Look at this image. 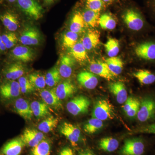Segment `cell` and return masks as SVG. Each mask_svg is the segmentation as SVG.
Here are the masks:
<instances>
[{"instance_id": "1", "label": "cell", "mask_w": 155, "mask_h": 155, "mask_svg": "<svg viewBox=\"0 0 155 155\" xmlns=\"http://www.w3.org/2000/svg\"><path fill=\"white\" fill-rule=\"evenodd\" d=\"M122 18L127 28L134 31H139L144 26L143 17L139 11L135 8L125 9L122 12Z\"/></svg>"}, {"instance_id": "2", "label": "cell", "mask_w": 155, "mask_h": 155, "mask_svg": "<svg viewBox=\"0 0 155 155\" xmlns=\"http://www.w3.org/2000/svg\"><path fill=\"white\" fill-rule=\"evenodd\" d=\"M20 93V87L16 81L7 80L0 84V98L4 101L15 99Z\"/></svg>"}, {"instance_id": "3", "label": "cell", "mask_w": 155, "mask_h": 155, "mask_svg": "<svg viewBox=\"0 0 155 155\" xmlns=\"http://www.w3.org/2000/svg\"><path fill=\"white\" fill-rule=\"evenodd\" d=\"M91 102L87 97L78 96L67 103V109L70 114L74 116L87 113Z\"/></svg>"}, {"instance_id": "4", "label": "cell", "mask_w": 155, "mask_h": 155, "mask_svg": "<svg viewBox=\"0 0 155 155\" xmlns=\"http://www.w3.org/2000/svg\"><path fill=\"white\" fill-rule=\"evenodd\" d=\"M92 117L101 121L114 119V113L113 106L107 100H99L93 110Z\"/></svg>"}, {"instance_id": "5", "label": "cell", "mask_w": 155, "mask_h": 155, "mask_svg": "<svg viewBox=\"0 0 155 155\" xmlns=\"http://www.w3.org/2000/svg\"><path fill=\"white\" fill-rule=\"evenodd\" d=\"M18 6L25 14L35 20L42 17L43 9L35 0H17Z\"/></svg>"}, {"instance_id": "6", "label": "cell", "mask_w": 155, "mask_h": 155, "mask_svg": "<svg viewBox=\"0 0 155 155\" xmlns=\"http://www.w3.org/2000/svg\"><path fill=\"white\" fill-rule=\"evenodd\" d=\"M155 116V100L150 97H144L140 103L137 115L140 122H146Z\"/></svg>"}, {"instance_id": "7", "label": "cell", "mask_w": 155, "mask_h": 155, "mask_svg": "<svg viewBox=\"0 0 155 155\" xmlns=\"http://www.w3.org/2000/svg\"><path fill=\"white\" fill-rule=\"evenodd\" d=\"M144 149V143L140 139H129L125 140L121 153L122 155H142Z\"/></svg>"}, {"instance_id": "8", "label": "cell", "mask_w": 155, "mask_h": 155, "mask_svg": "<svg viewBox=\"0 0 155 155\" xmlns=\"http://www.w3.org/2000/svg\"><path fill=\"white\" fill-rule=\"evenodd\" d=\"M19 40L23 45H37L41 41L40 34L33 26H27L21 32Z\"/></svg>"}, {"instance_id": "9", "label": "cell", "mask_w": 155, "mask_h": 155, "mask_svg": "<svg viewBox=\"0 0 155 155\" xmlns=\"http://www.w3.org/2000/svg\"><path fill=\"white\" fill-rule=\"evenodd\" d=\"M136 55L147 61L155 60V42L146 41L140 44L135 48Z\"/></svg>"}, {"instance_id": "10", "label": "cell", "mask_w": 155, "mask_h": 155, "mask_svg": "<svg viewBox=\"0 0 155 155\" xmlns=\"http://www.w3.org/2000/svg\"><path fill=\"white\" fill-rule=\"evenodd\" d=\"M25 146L20 137L13 139L0 149V155H19Z\"/></svg>"}, {"instance_id": "11", "label": "cell", "mask_w": 155, "mask_h": 155, "mask_svg": "<svg viewBox=\"0 0 155 155\" xmlns=\"http://www.w3.org/2000/svg\"><path fill=\"white\" fill-rule=\"evenodd\" d=\"M20 137L25 146L32 148L45 139L43 133L40 130L29 128H26Z\"/></svg>"}, {"instance_id": "12", "label": "cell", "mask_w": 155, "mask_h": 155, "mask_svg": "<svg viewBox=\"0 0 155 155\" xmlns=\"http://www.w3.org/2000/svg\"><path fill=\"white\" fill-rule=\"evenodd\" d=\"M60 131L73 145H76L81 138L80 129L71 123L64 122L60 126Z\"/></svg>"}, {"instance_id": "13", "label": "cell", "mask_w": 155, "mask_h": 155, "mask_svg": "<svg viewBox=\"0 0 155 155\" xmlns=\"http://www.w3.org/2000/svg\"><path fill=\"white\" fill-rule=\"evenodd\" d=\"M13 108L15 113L26 121H29L32 119L33 113L30 104L27 100L22 98H17L14 101Z\"/></svg>"}, {"instance_id": "14", "label": "cell", "mask_w": 155, "mask_h": 155, "mask_svg": "<svg viewBox=\"0 0 155 155\" xmlns=\"http://www.w3.org/2000/svg\"><path fill=\"white\" fill-rule=\"evenodd\" d=\"M90 71L94 75H97L108 80H113L115 75L109 69L105 62L100 61H92L89 65Z\"/></svg>"}, {"instance_id": "15", "label": "cell", "mask_w": 155, "mask_h": 155, "mask_svg": "<svg viewBox=\"0 0 155 155\" xmlns=\"http://www.w3.org/2000/svg\"><path fill=\"white\" fill-rule=\"evenodd\" d=\"M11 54L15 60L24 63L32 61L35 58L33 50L25 45L16 47L12 50Z\"/></svg>"}, {"instance_id": "16", "label": "cell", "mask_w": 155, "mask_h": 155, "mask_svg": "<svg viewBox=\"0 0 155 155\" xmlns=\"http://www.w3.org/2000/svg\"><path fill=\"white\" fill-rule=\"evenodd\" d=\"M39 94L42 99L48 106L59 110L63 107L61 100L56 94L55 89H42L40 91Z\"/></svg>"}, {"instance_id": "17", "label": "cell", "mask_w": 155, "mask_h": 155, "mask_svg": "<svg viewBox=\"0 0 155 155\" xmlns=\"http://www.w3.org/2000/svg\"><path fill=\"white\" fill-rule=\"evenodd\" d=\"M75 65V60L71 56H63L61 57L59 64V70L61 77L69 78L72 75Z\"/></svg>"}, {"instance_id": "18", "label": "cell", "mask_w": 155, "mask_h": 155, "mask_svg": "<svg viewBox=\"0 0 155 155\" xmlns=\"http://www.w3.org/2000/svg\"><path fill=\"white\" fill-rule=\"evenodd\" d=\"M54 89L56 94L61 100L67 99L72 97L77 91L74 84L69 80L63 81Z\"/></svg>"}, {"instance_id": "19", "label": "cell", "mask_w": 155, "mask_h": 155, "mask_svg": "<svg viewBox=\"0 0 155 155\" xmlns=\"http://www.w3.org/2000/svg\"><path fill=\"white\" fill-rule=\"evenodd\" d=\"M77 78L80 85L87 89H94L98 84V79L96 75L88 71L80 72L78 75Z\"/></svg>"}, {"instance_id": "20", "label": "cell", "mask_w": 155, "mask_h": 155, "mask_svg": "<svg viewBox=\"0 0 155 155\" xmlns=\"http://www.w3.org/2000/svg\"><path fill=\"white\" fill-rule=\"evenodd\" d=\"M25 72L24 66L20 62H17L6 67L3 74L7 80L16 81L22 77Z\"/></svg>"}, {"instance_id": "21", "label": "cell", "mask_w": 155, "mask_h": 155, "mask_svg": "<svg viewBox=\"0 0 155 155\" xmlns=\"http://www.w3.org/2000/svg\"><path fill=\"white\" fill-rule=\"evenodd\" d=\"M109 89L116 97L119 104H123L127 99V93L125 84L121 81L112 82L109 85Z\"/></svg>"}, {"instance_id": "22", "label": "cell", "mask_w": 155, "mask_h": 155, "mask_svg": "<svg viewBox=\"0 0 155 155\" xmlns=\"http://www.w3.org/2000/svg\"><path fill=\"white\" fill-rule=\"evenodd\" d=\"M81 43L87 51H91L97 47L100 42V33L97 30H89L84 35Z\"/></svg>"}, {"instance_id": "23", "label": "cell", "mask_w": 155, "mask_h": 155, "mask_svg": "<svg viewBox=\"0 0 155 155\" xmlns=\"http://www.w3.org/2000/svg\"><path fill=\"white\" fill-rule=\"evenodd\" d=\"M81 14L86 25L92 28H95L99 25L100 12L92 11L86 8Z\"/></svg>"}, {"instance_id": "24", "label": "cell", "mask_w": 155, "mask_h": 155, "mask_svg": "<svg viewBox=\"0 0 155 155\" xmlns=\"http://www.w3.org/2000/svg\"><path fill=\"white\" fill-rule=\"evenodd\" d=\"M0 19L3 25L8 30L14 31L19 27V22L18 18L15 14L6 12L0 16Z\"/></svg>"}, {"instance_id": "25", "label": "cell", "mask_w": 155, "mask_h": 155, "mask_svg": "<svg viewBox=\"0 0 155 155\" xmlns=\"http://www.w3.org/2000/svg\"><path fill=\"white\" fill-rule=\"evenodd\" d=\"M85 25L82 14L78 11L73 14L71 19L69 29L70 31L78 34L83 31Z\"/></svg>"}, {"instance_id": "26", "label": "cell", "mask_w": 155, "mask_h": 155, "mask_svg": "<svg viewBox=\"0 0 155 155\" xmlns=\"http://www.w3.org/2000/svg\"><path fill=\"white\" fill-rule=\"evenodd\" d=\"M69 50L70 56L76 61L84 62L88 58L87 50L81 41L78 42Z\"/></svg>"}, {"instance_id": "27", "label": "cell", "mask_w": 155, "mask_h": 155, "mask_svg": "<svg viewBox=\"0 0 155 155\" xmlns=\"http://www.w3.org/2000/svg\"><path fill=\"white\" fill-rule=\"evenodd\" d=\"M30 106L34 116L37 118L46 117L50 114L49 108L45 102L34 101L31 103Z\"/></svg>"}, {"instance_id": "28", "label": "cell", "mask_w": 155, "mask_h": 155, "mask_svg": "<svg viewBox=\"0 0 155 155\" xmlns=\"http://www.w3.org/2000/svg\"><path fill=\"white\" fill-rule=\"evenodd\" d=\"M133 76L142 84L149 85L155 81V75L146 69H139L133 73Z\"/></svg>"}, {"instance_id": "29", "label": "cell", "mask_w": 155, "mask_h": 155, "mask_svg": "<svg viewBox=\"0 0 155 155\" xmlns=\"http://www.w3.org/2000/svg\"><path fill=\"white\" fill-rule=\"evenodd\" d=\"M105 63L109 69L115 76L119 75L123 70L124 63L119 57H115L107 58Z\"/></svg>"}, {"instance_id": "30", "label": "cell", "mask_w": 155, "mask_h": 155, "mask_svg": "<svg viewBox=\"0 0 155 155\" xmlns=\"http://www.w3.org/2000/svg\"><path fill=\"white\" fill-rule=\"evenodd\" d=\"M59 122V119L53 116H50L42 121L38 126V129L43 133H48L54 130Z\"/></svg>"}, {"instance_id": "31", "label": "cell", "mask_w": 155, "mask_h": 155, "mask_svg": "<svg viewBox=\"0 0 155 155\" xmlns=\"http://www.w3.org/2000/svg\"><path fill=\"white\" fill-rule=\"evenodd\" d=\"M116 19L110 13L107 12L100 16L99 25L102 29L113 30L116 28Z\"/></svg>"}, {"instance_id": "32", "label": "cell", "mask_w": 155, "mask_h": 155, "mask_svg": "<svg viewBox=\"0 0 155 155\" xmlns=\"http://www.w3.org/2000/svg\"><path fill=\"white\" fill-rule=\"evenodd\" d=\"M100 149L107 152H113L118 149L119 142L116 139L112 137L103 138L100 141Z\"/></svg>"}, {"instance_id": "33", "label": "cell", "mask_w": 155, "mask_h": 155, "mask_svg": "<svg viewBox=\"0 0 155 155\" xmlns=\"http://www.w3.org/2000/svg\"><path fill=\"white\" fill-rule=\"evenodd\" d=\"M45 76L46 85L50 87H53L57 85L61 81V77L58 68L56 67H53L50 70Z\"/></svg>"}, {"instance_id": "34", "label": "cell", "mask_w": 155, "mask_h": 155, "mask_svg": "<svg viewBox=\"0 0 155 155\" xmlns=\"http://www.w3.org/2000/svg\"><path fill=\"white\" fill-rule=\"evenodd\" d=\"M104 48L109 58L116 57L120 50L119 41L116 38H110L105 44Z\"/></svg>"}, {"instance_id": "35", "label": "cell", "mask_w": 155, "mask_h": 155, "mask_svg": "<svg viewBox=\"0 0 155 155\" xmlns=\"http://www.w3.org/2000/svg\"><path fill=\"white\" fill-rule=\"evenodd\" d=\"M51 149L49 141L44 139L32 147L30 155H50Z\"/></svg>"}, {"instance_id": "36", "label": "cell", "mask_w": 155, "mask_h": 155, "mask_svg": "<svg viewBox=\"0 0 155 155\" xmlns=\"http://www.w3.org/2000/svg\"><path fill=\"white\" fill-rule=\"evenodd\" d=\"M103 121L96 118H92L89 119L84 126V132L88 134H93L103 127Z\"/></svg>"}, {"instance_id": "37", "label": "cell", "mask_w": 155, "mask_h": 155, "mask_svg": "<svg viewBox=\"0 0 155 155\" xmlns=\"http://www.w3.org/2000/svg\"><path fill=\"white\" fill-rule=\"evenodd\" d=\"M28 79L35 88L43 89L46 85L45 76L41 73H31L28 76Z\"/></svg>"}, {"instance_id": "38", "label": "cell", "mask_w": 155, "mask_h": 155, "mask_svg": "<svg viewBox=\"0 0 155 155\" xmlns=\"http://www.w3.org/2000/svg\"><path fill=\"white\" fill-rule=\"evenodd\" d=\"M78 37V34L70 31L65 32L63 35L62 38L63 46L64 47L70 49L74 45L77 43Z\"/></svg>"}, {"instance_id": "39", "label": "cell", "mask_w": 155, "mask_h": 155, "mask_svg": "<svg viewBox=\"0 0 155 155\" xmlns=\"http://www.w3.org/2000/svg\"><path fill=\"white\" fill-rule=\"evenodd\" d=\"M18 82L20 87V91L22 94H27L31 93L35 90V88L27 78L22 76L18 79Z\"/></svg>"}, {"instance_id": "40", "label": "cell", "mask_w": 155, "mask_h": 155, "mask_svg": "<svg viewBox=\"0 0 155 155\" xmlns=\"http://www.w3.org/2000/svg\"><path fill=\"white\" fill-rule=\"evenodd\" d=\"M2 38L7 49H10L13 47L18 41L17 35L13 32L4 34L2 35Z\"/></svg>"}, {"instance_id": "41", "label": "cell", "mask_w": 155, "mask_h": 155, "mask_svg": "<svg viewBox=\"0 0 155 155\" xmlns=\"http://www.w3.org/2000/svg\"><path fill=\"white\" fill-rule=\"evenodd\" d=\"M105 7L103 0H86V8L90 10L101 13Z\"/></svg>"}, {"instance_id": "42", "label": "cell", "mask_w": 155, "mask_h": 155, "mask_svg": "<svg viewBox=\"0 0 155 155\" xmlns=\"http://www.w3.org/2000/svg\"><path fill=\"white\" fill-rule=\"evenodd\" d=\"M134 132L137 133L150 134H155V123L139 127Z\"/></svg>"}, {"instance_id": "43", "label": "cell", "mask_w": 155, "mask_h": 155, "mask_svg": "<svg viewBox=\"0 0 155 155\" xmlns=\"http://www.w3.org/2000/svg\"><path fill=\"white\" fill-rule=\"evenodd\" d=\"M140 105V102L138 99L137 100L133 105L125 113L126 115L130 118H133L137 116L139 110Z\"/></svg>"}, {"instance_id": "44", "label": "cell", "mask_w": 155, "mask_h": 155, "mask_svg": "<svg viewBox=\"0 0 155 155\" xmlns=\"http://www.w3.org/2000/svg\"><path fill=\"white\" fill-rule=\"evenodd\" d=\"M137 99L136 98L132 97H127V99L124 103V105L122 107V109L125 113L131 107Z\"/></svg>"}, {"instance_id": "45", "label": "cell", "mask_w": 155, "mask_h": 155, "mask_svg": "<svg viewBox=\"0 0 155 155\" xmlns=\"http://www.w3.org/2000/svg\"><path fill=\"white\" fill-rule=\"evenodd\" d=\"M59 155H75L74 152L69 147H66L63 149Z\"/></svg>"}, {"instance_id": "46", "label": "cell", "mask_w": 155, "mask_h": 155, "mask_svg": "<svg viewBox=\"0 0 155 155\" xmlns=\"http://www.w3.org/2000/svg\"><path fill=\"white\" fill-rule=\"evenodd\" d=\"M7 48H6L5 45L4 44L2 40V35H0V52L4 51Z\"/></svg>"}, {"instance_id": "47", "label": "cell", "mask_w": 155, "mask_h": 155, "mask_svg": "<svg viewBox=\"0 0 155 155\" xmlns=\"http://www.w3.org/2000/svg\"><path fill=\"white\" fill-rule=\"evenodd\" d=\"M149 4L151 8L155 13V0H150Z\"/></svg>"}, {"instance_id": "48", "label": "cell", "mask_w": 155, "mask_h": 155, "mask_svg": "<svg viewBox=\"0 0 155 155\" xmlns=\"http://www.w3.org/2000/svg\"><path fill=\"white\" fill-rule=\"evenodd\" d=\"M103 2L105 4L106 6L107 5H110L113 4L118 0H103Z\"/></svg>"}, {"instance_id": "49", "label": "cell", "mask_w": 155, "mask_h": 155, "mask_svg": "<svg viewBox=\"0 0 155 155\" xmlns=\"http://www.w3.org/2000/svg\"><path fill=\"white\" fill-rule=\"evenodd\" d=\"M80 155H94L92 153H91L90 152H84L81 153L80 154Z\"/></svg>"}, {"instance_id": "50", "label": "cell", "mask_w": 155, "mask_h": 155, "mask_svg": "<svg viewBox=\"0 0 155 155\" xmlns=\"http://www.w3.org/2000/svg\"><path fill=\"white\" fill-rule=\"evenodd\" d=\"M47 2H54L55 0H45Z\"/></svg>"}, {"instance_id": "51", "label": "cell", "mask_w": 155, "mask_h": 155, "mask_svg": "<svg viewBox=\"0 0 155 155\" xmlns=\"http://www.w3.org/2000/svg\"><path fill=\"white\" fill-rule=\"evenodd\" d=\"M7 1H8V2H10L13 3L14 2H15L16 0H7Z\"/></svg>"}, {"instance_id": "52", "label": "cell", "mask_w": 155, "mask_h": 155, "mask_svg": "<svg viewBox=\"0 0 155 155\" xmlns=\"http://www.w3.org/2000/svg\"><path fill=\"white\" fill-rule=\"evenodd\" d=\"M3 2V0H0V5L2 4Z\"/></svg>"}]
</instances>
